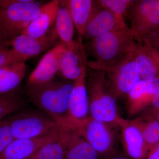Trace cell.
<instances>
[{
    "label": "cell",
    "instance_id": "cell-1",
    "mask_svg": "<svg viewBox=\"0 0 159 159\" xmlns=\"http://www.w3.org/2000/svg\"><path fill=\"white\" fill-rule=\"evenodd\" d=\"M136 42L129 27L102 34L92 40L95 61H87L90 69L107 71L132 56Z\"/></svg>",
    "mask_w": 159,
    "mask_h": 159
},
{
    "label": "cell",
    "instance_id": "cell-2",
    "mask_svg": "<svg viewBox=\"0 0 159 159\" xmlns=\"http://www.w3.org/2000/svg\"><path fill=\"white\" fill-rule=\"evenodd\" d=\"M86 83L90 116L121 128L128 120L119 115L116 99L110 89L106 71L90 69Z\"/></svg>",
    "mask_w": 159,
    "mask_h": 159
},
{
    "label": "cell",
    "instance_id": "cell-3",
    "mask_svg": "<svg viewBox=\"0 0 159 159\" xmlns=\"http://www.w3.org/2000/svg\"><path fill=\"white\" fill-rule=\"evenodd\" d=\"M42 6L33 0H0V35L6 44L23 33Z\"/></svg>",
    "mask_w": 159,
    "mask_h": 159
},
{
    "label": "cell",
    "instance_id": "cell-4",
    "mask_svg": "<svg viewBox=\"0 0 159 159\" xmlns=\"http://www.w3.org/2000/svg\"><path fill=\"white\" fill-rule=\"evenodd\" d=\"M74 81L54 80L43 85L28 88L30 100L53 119L67 114Z\"/></svg>",
    "mask_w": 159,
    "mask_h": 159
},
{
    "label": "cell",
    "instance_id": "cell-5",
    "mask_svg": "<svg viewBox=\"0 0 159 159\" xmlns=\"http://www.w3.org/2000/svg\"><path fill=\"white\" fill-rule=\"evenodd\" d=\"M64 119L89 143L100 157L110 158L115 153L116 133L111 124L100 122L91 116L82 119Z\"/></svg>",
    "mask_w": 159,
    "mask_h": 159
},
{
    "label": "cell",
    "instance_id": "cell-6",
    "mask_svg": "<svg viewBox=\"0 0 159 159\" xmlns=\"http://www.w3.org/2000/svg\"><path fill=\"white\" fill-rule=\"evenodd\" d=\"M127 15L129 29L137 42H142L159 31V0L134 1Z\"/></svg>",
    "mask_w": 159,
    "mask_h": 159
},
{
    "label": "cell",
    "instance_id": "cell-7",
    "mask_svg": "<svg viewBox=\"0 0 159 159\" xmlns=\"http://www.w3.org/2000/svg\"><path fill=\"white\" fill-rule=\"evenodd\" d=\"M15 139L37 138L57 128V122L51 116L37 112L20 113L8 119Z\"/></svg>",
    "mask_w": 159,
    "mask_h": 159
},
{
    "label": "cell",
    "instance_id": "cell-8",
    "mask_svg": "<svg viewBox=\"0 0 159 159\" xmlns=\"http://www.w3.org/2000/svg\"><path fill=\"white\" fill-rule=\"evenodd\" d=\"M110 89L116 99L127 96L141 79L133 59H128L106 71Z\"/></svg>",
    "mask_w": 159,
    "mask_h": 159
},
{
    "label": "cell",
    "instance_id": "cell-9",
    "mask_svg": "<svg viewBox=\"0 0 159 159\" xmlns=\"http://www.w3.org/2000/svg\"><path fill=\"white\" fill-rule=\"evenodd\" d=\"M66 48L60 42L43 56L29 76L28 88L43 85L54 80L59 71L61 59Z\"/></svg>",
    "mask_w": 159,
    "mask_h": 159
},
{
    "label": "cell",
    "instance_id": "cell-10",
    "mask_svg": "<svg viewBox=\"0 0 159 159\" xmlns=\"http://www.w3.org/2000/svg\"><path fill=\"white\" fill-rule=\"evenodd\" d=\"M57 36L54 28L42 37L34 38L21 34L7 43V46L27 60L53 48Z\"/></svg>",
    "mask_w": 159,
    "mask_h": 159
},
{
    "label": "cell",
    "instance_id": "cell-11",
    "mask_svg": "<svg viewBox=\"0 0 159 159\" xmlns=\"http://www.w3.org/2000/svg\"><path fill=\"white\" fill-rule=\"evenodd\" d=\"M60 126L48 134L37 138L15 139L0 155V159H26L43 146L59 135Z\"/></svg>",
    "mask_w": 159,
    "mask_h": 159
},
{
    "label": "cell",
    "instance_id": "cell-12",
    "mask_svg": "<svg viewBox=\"0 0 159 159\" xmlns=\"http://www.w3.org/2000/svg\"><path fill=\"white\" fill-rule=\"evenodd\" d=\"M97 2V8L87 26L84 37L92 40L102 34L128 28L125 20Z\"/></svg>",
    "mask_w": 159,
    "mask_h": 159
},
{
    "label": "cell",
    "instance_id": "cell-13",
    "mask_svg": "<svg viewBox=\"0 0 159 159\" xmlns=\"http://www.w3.org/2000/svg\"><path fill=\"white\" fill-rule=\"evenodd\" d=\"M159 93V78L140 80L127 95L128 114L133 116L150 106L152 99Z\"/></svg>",
    "mask_w": 159,
    "mask_h": 159
},
{
    "label": "cell",
    "instance_id": "cell-14",
    "mask_svg": "<svg viewBox=\"0 0 159 159\" xmlns=\"http://www.w3.org/2000/svg\"><path fill=\"white\" fill-rule=\"evenodd\" d=\"M57 122L60 126L57 138L44 145L26 159H64L73 128L64 120Z\"/></svg>",
    "mask_w": 159,
    "mask_h": 159
},
{
    "label": "cell",
    "instance_id": "cell-15",
    "mask_svg": "<svg viewBox=\"0 0 159 159\" xmlns=\"http://www.w3.org/2000/svg\"><path fill=\"white\" fill-rule=\"evenodd\" d=\"M54 24L56 34L67 48L84 51L78 42L74 40L75 26L66 1H60Z\"/></svg>",
    "mask_w": 159,
    "mask_h": 159
},
{
    "label": "cell",
    "instance_id": "cell-16",
    "mask_svg": "<svg viewBox=\"0 0 159 159\" xmlns=\"http://www.w3.org/2000/svg\"><path fill=\"white\" fill-rule=\"evenodd\" d=\"M66 3L78 33V43L84 49L83 39L87 26L97 8V1L69 0Z\"/></svg>",
    "mask_w": 159,
    "mask_h": 159
},
{
    "label": "cell",
    "instance_id": "cell-17",
    "mask_svg": "<svg viewBox=\"0 0 159 159\" xmlns=\"http://www.w3.org/2000/svg\"><path fill=\"white\" fill-rule=\"evenodd\" d=\"M89 112V105L86 70L74 81L68 111L66 116L71 119H82L88 117Z\"/></svg>",
    "mask_w": 159,
    "mask_h": 159
},
{
    "label": "cell",
    "instance_id": "cell-18",
    "mask_svg": "<svg viewBox=\"0 0 159 159\" xmlns=\"http://www.w3.org/2000/svg\"><path fill=\"white\" fill-rule=\"evenodd\" d=\"M60 2L58 0H53L43 5L37 17L22 34L34 38L46 35L55 23Z\"/></svg>",
    "mask_w": 159,
    "mask_h": 159
},
{
    "label": "cell",
    "instance_id": "cell-19",
    "mask_svg": "<svg viewBox=\"0 0 159 159\" xmlns=\"http://www.w3.org/2000/svg\"><path fill=\"white\" fill-rule=\"evenodd\" d=\"M123 148L131 159H146L149 148L142 134L129 121L121 127Z\"/></svg>",
    "mask_w": 159,
    "mask_h": 159
},
{
    "label": "cell",
    "instance_id": "cell-20",
    "mask_svg": "<svg viewBox=\"0 0 159 159\" xmlns=\"http://www.w3.org/2000/svg\"><path fill=\"white\" fill-rule=\"evenodd\" d=\"M84 51L66 48L61 59L57 75L66 80L75 81L86 70Z\"/></svg>",
    "mask_w": 159,
    "mask_h": 159
},
{
    "label": "cell",
    "instance_id": "cell-21",
    "mask_svg": "<svg viewBox=\"0 0 159 159\" xmlns=\"http://www.w3.org/2000/svg\"><path fill=\"white\" fill-rule=\"evenodd\" d=\"M133 59L141 79L159 78V66L145 43L136 42Z\"/></svg>",
    "mask_w": 159,
    "mask_h": 159
},
{
    "label": "cell",
    "instance_id": "cell-22",
    "mask_svg": "<svg viewBox=\"0 0 159 159\" xmlns=\"http://www.w3.org/2000/svg\"><path fill=\"white\" fill-rule=\"evenodd\" d=\"M24 61H16L0 68V96L15 93L25 75Z\"/></svg>",
    "mask_w": 159,
    "mask_h": 159
},
{
    "label": "cell",
    "instance_id": "cell-23",
    "mask_svg": "<svg viewBox=\"0 0 159 159\" xmlns=\"http://www.w3.org/2000/svg\"><path fill=\"white\" fill-rule=\"evenodd\" d=\"M72 128L64 159H99L100 157L93 147Z\"/></svg>",
    "mask_w": 159,
    "mask_h": 159
},
{
    "label": "cell",
    "instance_id": "cell-24",
    "mask_svg": "<svg viewBox=\"0 0 159 159\" xmlns=\"http://www.w3.org/2000/svg\"><path fill=\"white\" fill-rule=\"evenodd\" d=\"M129 122L140 131L149 149L159 143V122L151 114L147 112Z\"/></svg>",
    "mask_w": 159,
    "mask_h": 159
},
{
    "label": "cell",
    "instance_id": "cell-25",
    "mask_svg": "<svg viewBox=\"0 0 159 159\" xmlns=\"http://www.w3.org/2000/svg\"><path fill=\"white\" fill-rule=\"evenodd\" d=\"M22 104L21 97L16 92L0 96V121L19 109Z\"/></svg>",
    "mask_w": 159,
    "mask_h": 159
},
{
    "label": "cell",
    "instance_id": "cell-26",
    "mask_svg": "<svg viewBox=\"0 0 159 159\" xmlns=\"http://www.w3.org/2000/svg\"><path fill=\"white\" fill-rule=\"evenodd\" d=\"M99 6L108 9L116 16L125 20V16L134 1L131 0H98Z\"/></svg>",
    "mask_w": 159,
    "mask_h": 159
},
{
    "label": "cell",
    "instance_id": "cell-27",
    "mask_svg": "<svg viewBox=\"0 0 159 159\" xmlns=\"http://www.w3.org/2000/svg\"><path fill=\"white\" fill-rule=\"evenodd\" d=\"M15 139L9 120L3 119L0 121V155Z\"/></svg>",
    "mask_w": 159,
    "mask_h": 159
},
{
    "label": "cell",
    "instance_id": "cell-28",
    "mask_svg": "<svg viewBox=\"0 0 159 159\" xmlns=\"http://www.w3.org/2000/svg\"><path fill=\"white\" fill-rule=\"evenodd\" d=\"M27 59L12 49L6 48L0 50V68L16 61L25 62Z\"/></svg>",
    "mask_w": 159,
    "mask_h": 159
},
{
    "label": "cell",
    "instance_id": "cell-29",
    "mask_svg": "<svg viewBox=\"0 0 159 159\" xmlns=\"http://www.w3.org/2000/svg\"><path fill=\"white\" fill-rule=\"evenodd\" d=\"M143 42L159 50V31L151 34L145 39Z\"/></svg>",
    "mask_w": 159,
    "mask_h": 159
},
{
    "label": "cell",
    "instance_id": "cell-30",
    "mask_svg": "<svg viewBox=\"0 0 159 159\" xmlns=\"http://www.w3.org/2000/svg\"><path fill=\"white\" fill-rule=\"evenodd\" d=\"M146 159H159V143L150 148Z\"/></svg>",
    "mask_w": 159,
    "mask_h": 159
},
{
    "label": "cell",
    "instance_id": "cell-31",
    "mask_svg": "<svg viewBox=\"0 0 159 159\" xmlns=\"http://www.w3.org/2000/svg\"><path fill=\"white\" fill-rule=\"evenodd\" d=\"M144 43L148 46V49H149L152 55L156 61L157 63L158 64L159 66V50L149 45V44L146 43Z\"/></svg>",
    "mask_w": 159,
    "mask_h": 159
},
{
    "label": "cell",
    "instance_id": "cell-32",
    "mask_svg": "<svg viewBox=\"0 0 159 159\" xmlns=\"http://www.w3.org/2000/svg\"><path fill=\"white\" fill-rule=\"evenodd\" d=\"M150 106L152 108L159 110V93L154 97L151 102Z\"/></svg>",
    "mask_w": 159,
    "mask_h": 159
},
{
    "label": "cell",
    "instance_id": "cell-33",
    "mask_svg": "<svg viewBox=\"0 0 159 159\" xmlns=\"http://www.w3.org/2000/svg\"><path fill=\"white\" fill-rule=\"evenodd\" d=\"M147 112L148 113L151 114L152 116L154 117L159 122V110L151 107L149 109Z\"/></svg>",
    "mask_w": 159,
    "mask_h": 159
},
{
    "label": "cell",
    "instance_id": "cell-34",
    "mask_svg": "<svg viewBox=\"0 0 159 159\" xmlns=\"http://www.w3.org/2000/svg\"><path fill=\"white\" fill-rule=\"evenodd\" d=\"M7 46L6 42L0 35V50L7 48Z\"/></svg>",
    "mask_w": 159,
    "mask_h": 159
},
{
    "label": "cell",
    "instance_id": "cell-35",
    "mask_svg": "<svg viewBox=\"0 0 159 159\" xmlns=\"http://www.w3.org/2000/svg\"><path fill=\"white\" fill-rule=\"evenodd\" d=\"M108 159H129L128 158L122 156H112L109 158Z\"/></svg>",
    "mask_w": 159,
    "mask_h": 159
}]
</instances>
